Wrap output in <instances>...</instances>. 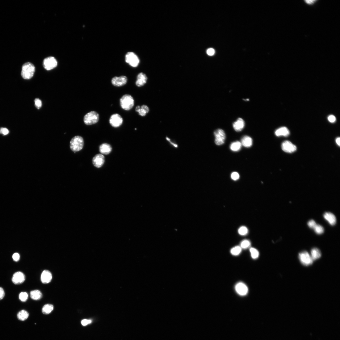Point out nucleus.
<instances>
[{"label": "nucleus", "instance_id": "nucleus-37", "mask_svg": "<svg viewBox=\"0 0 340 340\" xmlns=\"http://www.w3.org/2000/svg\"><path fill=\"white\" fill-rule=\"evenodd\" d=\"M20 255L18 253H15L12 256L13 260L16 262H18L20 260Z\"/></svg>", "mask_w": 340, "mask_h": 340}, {"label": "nucleus", "instance_id": "nucleus-18", "mask_svg": "<svg viewBox=\"0 0 340 340\" xmlns=\"http://www.w3.org/2000/svg\"><path fill=\"white\" fill-rule=\"evenodd\" d=\"M245 126V122L243 120L239 118L234 122L233 126L234 130L237 132L241 131Z\"/></svg>", "mask_w": 340, "mask_h": 340}, {"label": "nucleus", "instance_id": "nucleus-21", "mask_svg": "<svg viewBox=\"0 0 340 340\" xmlns=\"http://www.w3.org/2000/svg\"><path fill=\"white\" fill-rule=\"evenodd\" d=\"M275 135L278 136H287L289 135L288 129L286 127H282L277 129L275 132Z\"/></svg>", "mask_w": 340, "mask_h": 340}, {"label": "nucleus", "instance_id": "nucleus-14", "mask_svg": "<svg viewBox=\"0 0 340 340\" xmlns=\"http://www.w3.org/2000/svg\"><path fill=\"white\" fill-rule=\"evenodd\" d=\"M235 288L236 292L240 296H245L248 293V288L243 283L241 282L238 283L236 285Z\"/></svg>", "mask_w": 340, "mask_h": 340}, {"label": "nucleus", "instance_id": "nucleus-7", "mask_svg": "<svg viewBox=\"0 0 340 340\" xmlns=\"http://www.w3.org/2000/svg\"><path fill=\"white\" fill-rule=\"evenodd\" d=\"M299 258L301 263L305 266H309L312 265L313 263V260L311 255L308 252L306 251L300 253Z\"/></svg>", "mask_w": 340, "mask_h": 340}, {"label": "nucleus", "instance_id": "nucleus-33", "mask_svg": "<svg viewBox=\"0 0 340 340\" xmlns=\"http://www.w3.org/2000/svg\"><path fill=\"white\" fill-rule=\"evenodd\" d=\"M28 298V294L26 292H22L19 295V299L22 302H26Z\"/></svg>", "mask_w": 340, "mask_h": 340}, {"label": "nucleus", "instance_id": "nucleus-5", "mask_svg": "<svg viewBox=\"0 0 340 340\" xmlns=\"http://www.w3.org/2000/svg\"><path fill=\"white\" fill-rule=\"evenodd\" d=\"M125 61L129 65L134 68L138 66L140 60L134 52H129L125 56Z\"/></svg>", "mask_w": 340, "mask_h": 340}, {"label": "nucleus", "instance_id": "nucleus-32", "mask_svg": "<svg viewBox=\"0 0 340 340\" xmlns=\"http://www.w3.org/2000/svg\"><path fill=\"white\" fill-rule=\"evenodd\" d=\"M238 232L240 235L242 236H244L248 233V230L247 228L246 227L242 226L239 228Z\"/></svg>", "mask_w": 340, "mask_h": 340}, {"label": "nucleus", "instance_id": "nucleus-3", "mask_svg": "<svg viewBox=\"0 0 340 340\" xmlns=\"http://www.w3.org/2000/svg\"><path fill=\"white\" fill-rule=\"evenodd\" d=\"M84 141L83 138L79 136L73 137L70 142V148L72 151L78 152L82 150L84 146Z\"/></svg>", "mask_w": 340, "mask_h": 340}, {"label": "nucleus", "instance_id": "nucleus-8", "mask_svg": "<svg viewBox=\"0 0 340 340\" xmlns=\"http://www.w3.org/2000/svg\"><path fill=\"white\" fill-rule=\"evenodd\" d=\"M215 136V143L218 145L223 144L226 138V135L224 131L221 129H218L214 132Z\"/></svg>", "mask_w": 340, "mask_h": 340}, {"label": "nucleus", "instance_id": "nucleus-10", "mask_svg": "<svg viewBox=\"0 0 340 340\" xmlns=\"http://www.w3.org/2000/svg\"><path fill=\"white\" fill-rule=\"evenodd\" d=\"M128 82V78L125 76L113 77L111 80L112 84L116 87H120L125 85Z\"/></svg>", "mask_w": 340, "mask_h": 340}, {"label": "nucleus", "instance_id": "nucleus-31", "mask_svg": "<svg viewBox=\"0 0 340 340\" xmlns=\"http://www.w3.org/2000/svg\"><path fill=\"white\" fill-rule=\"evenodd\" d=\"M250 251L251 257L255 259H256L258 257L259 255V253L256 249L254 248H251Z\"/></svg>", "mask_w": 340, "mask_h": 340}, {"label": "nucleus", "instance_id": "nucleus-16", "mask_svg": "<svg viewBox=\"0 0 340 340\" xmlns=\"http://www.w3.org/2000/svg\"><path fill=\"white\" fill-rule=\"evenodd\" d=\"M52 279L51 273L49 271L45 270L42 273L41 279L42 282L44 284H47L50 282Z\"/></svg>", "mask_w": 340, "mask_h": 340}, {"label": "nucleus", "instance_id": "nucleus-30", "mask_svg": "<svg viewBox=\"0 0 340 340\" xmlns=\"http://www.w3.org/2000/svg\"><path fill=\"white\" fill-rule=\"evenodd\" d=\"M251 245L250 241L246 240L242 241L241 243V249H246L249 248Z\"/></svg>", "mask_w": 340, "mask_h": 340}, {"label": "nucleus", "instance_id": "nucleus-38", "mask_svg": "<svg viewBox=\"0 0 340 340\" xmlns=\"http://www.w3.org/2000/svg\"><path fill=\"white\" fill-rule=\"evenodd\" d=\"M92 322L90 320L84 319L81 321V323L83 326H86L89 324H90Z\"/></svg>", "mask_w": 340, "mask_h": 340}, {"label": "nucleus", "instance_id": "nucleus-6", "mask_svg": "<svg viewBox=\"0 0 340 340\" xmlns=\"http://www.w3.org/2000/svg\"><path fill=\"white\" fill-rule=\"evenodd\" d=\"M43 65L47 70H51L57 67V62L53 57H50L45 58L43 61Z\"/></svg>", "mask_w": 340, "mask_h": 340}, {"label": "nucleus", "instance_id": "nucleus-39", "mask_svg": "<svg viewBox=\"0 0 340 340\" xmlns=\"http://www.w3.org/2000/svg\"><path fill=\"white\" fill-rule=\"evenodd\" d=\"M9 133L8 129L6 128H2L0 129V134H2L4 135H6Z\"/></svg>", "mask_w": 340, "mask_h": 340}, {"label": "nucleus", "instance_id": "nucleus-40", "mask_svg": "<svg viewBox=\"0 0 340 340\" xmlns=\"http://www.w3.org/2000/svg\"><path fill=\"white\" fill-rule=\"evenodd\" d=\"M207 53L208 55L212 56L215 54V51L213 48H209L207 50Z\"/></svg>", "mask_w": 340, "mask_h": 340}, {"label": "nucleus", "instance_id": "nucleus-2", "mask_svg": "<svg viewBox=\"0 0 340 340\" xmlns=\"http://www.w3.org/2000/svg\"><path fill=\"white\" fill-rule=\"evenodd\" d=\"M121 108L125 111L131 110L134 105V100L133 97L129 94L123 95L120 100Z\"/></svg>", "mask_w": 340, "mask_h": 340}, {"label": "nucleus", "instance_id": "nucleus-26", "mask_svg": "<svg viewBox=\"0 0 340 340\" xmlns=\"http://www.w3.org/2000/svg\"><path fill=\"white\" fill-rule=\"evenodd\" d=\"M29 316V314L28 312L25 310H22L18 313L17 317L19 320L24 321L28 318Z\"/></svg>", "mask_w": 340, "mask_h": 340}, {"label": "nucleus", "instance_id": "nucleus-41", "mask_svg": "<svg viewBox=\"0 0 340 340\" xmlns=\"http://www.w3.org/2000/svg\"><path fill=\"white\" fill-rule=\"evenodd\" d=\"M5 296V291L3 289L0 287V300H1L4 298Z\"/></svg>", "mask_w": 340, "mask_h": 340}, {"label": "nucleus", "instance_id": "nucleus-22", "mask_svg": "<svg viewBox=\"0 0 340 340\" xmlns=\"http://www.w3.org/2000/svg\"><path fill=\"white\" fill-rule=\"evenodd\" d=\"M241 143L243 146L246 148H250L252 145L253 140L250 137L245 136L242 138Z\"/></svg>", "mask_w": 340, "mask_h": 340}, {"label": "nucleus", "instance_id": "nucleus-27", "mask_svg": "<svg viewBox=\"0 0 340 340\" xmlns=\"http://www.w3.org/2000/svg\"><path fill=\"white\" fill-rule=\"evenodd\" d=\"M241 144L240 142L237 141L233 142L231 144L230 149L233 151L237 152L241 149Z\"/></svg>", "mask_w": 340, "mask_h": 340}, {"label": "nucleus", "instance_id": "nucleus-36", "mask_svg": "<svg viewBox=\"0 0 340 340\" xmlns=\"http://www.w3.org/2000/svg\"><path fill=\"white\" fill-rule=\"evenodd\" d=\"M35 104L36 107L38 109L40 108L42 106V103L41 100L39 99H36L35 100Z\"/></svg>", "mask_w": 340, "mask_h": 340}, {"label": "nucleus", "instance_id": "nucleus-43", "mask_svg": "<svg viewBox=\"0 0 340 340\" xmlns=\"http://www.w3.org/2000/svg\"><path fill=\"white\" fill-rule=\"evenodd\" d=\"M315 1H306L305 2L308 4H311L314 3Z\"/></svg>", "mask_w": 340, "mask_h": 340}, {"label": "nucleus", "instance_id": "nucleus-9", "mask_svg": "<svg viewBox=\"0 0 340 340\" xmlns=\"http://www.w3.org/2000/svg\"><path fill=\"white\" fill-rule=\"evenodd\" d=\"M123 120L122 116L118 113L112 115L109 119V122L111 125L114 128H118L122 124Z\"/></svg>", "mask_w": 340, "mask_h": 340}, {"label": "nucleus", "instance_id": "nucleus-42", "mask_svg": "<svg viewBox=\"0 0 340 340\" xmlns=\"http://www.w3.org/2000/svg\"><path fill=\"white\" fill-rule=\"evenodd\" d=\"M329 121L331 123H334L336 121V118L334 115H330L328 117Z\"/></svg>", "mask_w": 340, "mask_h": 340}, {"label": "nucleus", "instance_id": "nucleus-20", "mask_svg": "<svg viewBox=\"0 0 340 340\" xmlns=\"http://www.w3.org/2000/svg\"><path fill=\"white\" fill-rule=\"evenodd\" d=\"M112 148L111 145L107 143L101 145L99 147V151L102 154L107 155L111 152Z\"/></svg>", "mask_w": 340, "mask_h": 340}, {"label": "nucleus", "instance_id": "nucleus-28", "mask_svg": "<svg viewBox=\"0 0 340 340\" xmlns=\"http://www.w3.org/2000/svg\"><path fill=\"white\" fill-rule=\"evenodd\" d=\"M241 251V248L240 246H237L233 248L231 250V254L235 256L239 255Z\"/></svg>", "mask_w": 340, "mask_h": 340}, {"label": "nucleus", "instance_id": "nucleus-17", "mask_svg": "<svg viewBox=\"0 0 340 340\" xmlns=\"http://www.w3.org/2000/svg\"><path fill=\"white\" fill-rule=\"evenodd\" d=\"M135 111L138 112L139 115L144 117L149 112V108L147 106L143 105L141 107L140 106H137L135 108Z\"/></svg>", "mask_w": 340, "mask_h": 340}, {"label": "nucleus", "instance_id": "nucleus-24", "mask_svg": "<svg viewBox=\"0 0 340 340\" xmlns=\"http://www.w3.org/2000/svg\"><path fill=\"white\" fill-rule=\"evenodd\" d=\"M311 254V256L313 261L318 259L321 256V253L320 250L317 248H314L312 250Z\"/></svg>", "mask_w": 340, "mask_h": 340}, {"label": "nucleus", "instance_id": "nucleus-1", "mask_svg": "<svg viewBox=\"0 0 340 340\" xmlns=\"http://www.w3.org/2000/svg\"><path fill=\"white\" fill-rule=\"evenodd\" d=\"M36 68L34 65L30 62L24 64L22 67L21 75L25 79H29L33 76Z\"/></svg>", "mask_w": 340, "mask_h": 340}, {"label": "nucleus", "instance_id": "nucleus-23", "mask_svg": "<svg viewBox=\"0 0 340 340\" xmlns=\"http://www.w3.org/2000/svg\"><path fill=\"white\" fill-rule=\"evenodd\" d=\"M30 296L31 298L33 300H39L41 298L42 295L40 291L36 290L31 291Z\"/></svg>", "mask_w": 340, "mask_h": 340}, {"label": "nucleus", "instance_id": "nucleus-13", "mask_svg": "<svg viewBox=\"0 0 340 340\" xmlns=\"http://www.w3.org/2000/svg\"><path fill=\"white\" fill-rule=\"evenodd\" d=\"M105 162V157L101 154H98L95 155L92 159V163L94 166L97 168H100L103 165Z\"/></svg>", "mask_w": 340, "mask_h": 340}, {"label": "nucleus", "instance_id": "nucleus-44", "mask_svg": "<svg viewBox=\"0 0 340 340\" xmlns=\"http://www.w3.org/2000/svg\"><path fill=\"white\" fill-rule=\"evenodd\" d=\"M336 142L337 144L339 145V146H340V138L339 137H338V138L336 139Z\"/></svg>", "mask_w": 340, "mask_h": 340}, {"label": "nucleus", "instance_id": "nucleus-11", "mask_svg": "<svg viewBox=\"0 0 340 340\" xmlns=\"http://www.w3.org/2000/svg\"><path fill=\"white\" fill-rule=\"evenodd\" d=\"M25 280V275L22 272L18 271L15 272L12 278V281L15 284L18 285L23 283Z\"/></svg>", "mask_w": 340, "mask_h": 340}, {"label": "nucleus", "instance_id": "nucleus-15", "mask_svg": "<svg viewBox=\"0 0 340 340\" xmlns=\"http://www.w3.org/2000/svg\"><path fill=\"white\" fill-rule=\"evenodd\" d=\"M148 78L146 74L143 73L138 74L137 77V80L136 82V86L138 87H141L146 84Z\"/></svg>", "mask_w": 340, "mask_h": 340}, {"label": "nucleus", "instance_id": "nucleus-25", "mask_svg": "<svg viewBox=\"0 0 340 340\" xmlns=\"http://www.w3.org/2000/svg\"><path fill=\"white\" fill-rule=\"evenodd\" d=\"M54 306L50 304H47L44 305L42 309V312L45 315L50 314L53 310Z\"/></svg>", "mask_w": 340, "mask_h": 340}, {"label": "nucleus", "instance_id": "nucleus-35", "mask_svg": "<svg viewBox=\"0 0 340 340\" xmlns=\"http://www.w3.org/2000/svg\"><path fill=\"white\" fill-rule=\"evenodd\" d=\"M232 179L234 181H237L239 179L240 176L239 174L237 172H233L231 175Z\"/></svg>", "mask_w": 340, "mask_h": 340}, {"label": "nucleus", "instance_id": "nucleus-4", "mask_svg": "<svg viewBox=\"0 0 340 340\" xmlns=\"http://www.w3.org/2000/svg\"><path fill=\"white\" fill-rule=\"evenodd\" d=\"M99 119V113L95 111H91L87 113L84 117L85 124L88 125H91L98 123Z\"/></svg>", "mask_w": 340, "mask_h": 340}, {"label": "nucleus", "instance_id": "nucleus-29", "mask_svg": "<svg viewBox=\"0 0 340 340\" xmlns=\"http://www.w3.org/2000/svg\"><path fill=\"white\" fill-rule=\"evenodd\" d=\"M313 229L317 234H321L324 232V229L322 226L319 225L317 224Z\"/></svg>", "mask_w": 340, "mask_h": 340}, {"label": "nucleus", "instance_id": "nucleus-12", "mask_svg": "<svg viewBox=\"0 0 340 340\" xmlns=\"http://www.w3.org/2000/svg\"><path fill=\"white\" fill-rule=\"evenodd\" d=\"M282 149L284 152L289 153H292L297 150L296 145L289 141H284L282 145Z\"/></svg>", "mask_w": 340, "mask_h": 340}, {"label": "nucleus", "instance_id": "nucleus-34", "mask_svg": "<svg viewBox=\"0 0 340 340\" xmlns=\"http://www.w3.org/2000/svg\"><path fill=\"white\" fill-rule=\"evenodd\" d=\"M307 225L310 228L313 229L317 224L314 220H312L308 222Z\"/></svg>", "mask_w": 340, "mask_h": 340}, {"label": "nucleus", "instance_id": "nucleus-19", "mask_svg": "<svg viewBox=\"0 0 340 340\" xmlns=\"http://www.w3.org/2000/svg\"><path fill=\"white\" fill-rule=\"evenodd\" d=\"M325 219L331 225H335L336 222V218L335 215L330 212H326L323 215Z\"/></svg>", "mask_w": 340, "mask_h": 340}]
</instances>
